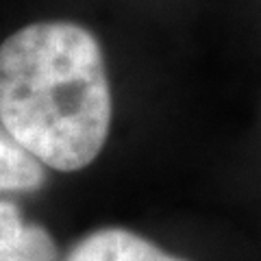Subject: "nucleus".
Instances as JSON below:
<instances>
[{
    "label": "nucleus",
    "instance_id": "3",
    "mask_svg": "<svg viewBox=\"0 0 261 261\" xmlns=\"http://www.w3.org/2000/svg\"><path fill=\"white\" fill-rule=\"evenodd\" d=\"M59 248L44 226L24 220L15 202L0 198V261H57Z\"/></svg>",
    "mask_w": 261,
    "mask_h": 261
},
{
    "label": "nucleus",
    "instance_id": "2",
    "mask_svg": "<svg viewBox=\"0 0 261 261\" xmlns=\"http://www.w3.org/2000/svg\"><path fill=\"white\" fill-rule=\"evenodd\" d=\"M65 261H185L126 228H100L68 252Z\"/></svg>",
    "mask_w": 261,
    "mask_h": 261
},
{
    "label": "nucleus",
    "instance_id": "4",
    "mask_svg": "<svg viewBox=\"0 0 261 261\" xmlns=\"http://www.w3.org/2000/svg\"><path fill=\"white\" fill-rule=\"evenodd\" d=\"M44 181V163L15 140L0 135V192H33Z\"/></svg>",
    "mask_w": 261,
    "mask_h": 261
},
{
    "label": "nucleus",
    "instance_id": "1",
    "mask_svg": "<svg viewBox=\"0 0 261 261\" xmlns=\"http://www.w3.org/2000/svg\"><path fill=\"white\" fill-rule=\"evenodd\" d=\"M102 48L76 22H33L0 44V124L44 166L76 172L111 128Z\"/></svg>",
    "mask_w": 261,
    "mask_h": 261
}]
</instances>
